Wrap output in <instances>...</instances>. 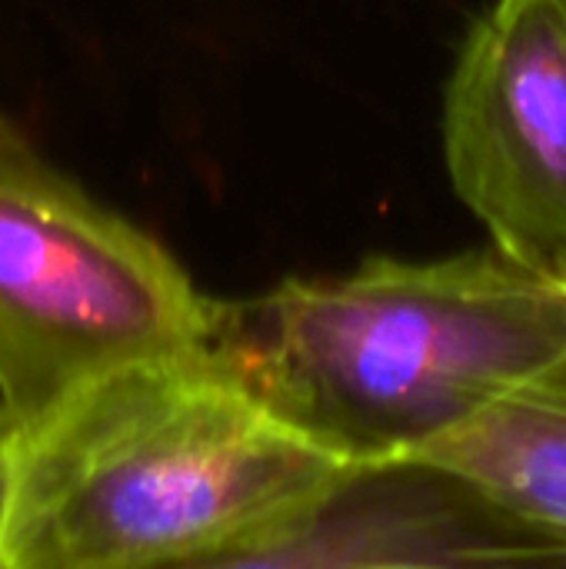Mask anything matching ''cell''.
I'll return each mask as SVG.
<instances>
[{
  "label": "cell",
  "instance_id": "cell-1",
  "mask_svg": "<svg viewBox=\"0 0 566 569\" xmlns=\"http://www.w3.org/2000/svg\"><path fill=\"white\" fill-rule=\"evenodd\" d=\"M354 463L210 343L107 373L20 430L7 569H147L260 540Z\"/></svg>",
  "mask_w": 566,
  "mask_h": 569
},
{
  "label": "cell",
  "instance_id": "cell-2",
  "mask_svg": "<svg viewBox=\"0 0 566 569\" xmlns=\"http://www.w3.org/2000/svg\"><path fill=\"white\" fill-rule=\"evenodd\" d=\"M214 347L294 427L347 463L420 457L566 360V270L504 250L374 257L220 303Z\"/></svg>",
  "mask_w": 566,
  "mask_h": 569
},
{
  "label": "cell",
  "instance_id": "cell-3",
  "mask_svg": "<svg viewBox=\"0 0 566 569\" xmlns=\"http://www.w3.org/2000/svg\"><path fill=\"white\" fill-rule=\"evenodd\" d=\"M220 303L0 113V400L30 427L87 383L214 343Z\"/></svg>",
  "mask_w": 566,
  "mask_h": 569
},
{
  "label": "cell",
  "instance_id": "cell-4",
  "mask_svg": "<svg viewBox=\"0 0 566 569\" xmlns=\"http://www.w3.org/2000/svg\"><path fill=\"white\" fill-rule=\"evenodd\" d=\"M457 197L514 260L566 270V10L497 0L467 33L444 103Z\"/></svg>",
  "mask_w": 566,
  "mask_h": 569
},
{
  "label": "cell",
  "instance_id": "cell-5",
  "mask_svg": "<svg viewBox=\"0 0 566 569\" xmlns=\"http://www.w3.org/2000/svg\"><path fill=\"white\" fill-rule=\"evenodd\" d=\"M147 569H566V543L410 457L354 463L260 540Z\"/></svg>",
  "mask_w": 566,
  "mask_h": 569
},
{
  "label": "cell",
  "instance_id": "cell-6",
  "mask_svg": "<svg viewBox=\"0 0 566 569\" xmlns=\"http://www.w3.org/2000/svg\"><path fill=\"white\" fill-rule=\"evenodd\" d=\"M417 460H430L514 517L566 543V397L534 383L514 390Z\"/></svg>",
  "mask_w": 566,
  "mask_h": 569
},
{
  "label": "cell",
  "instance_id": "cell-7",
  "mask_svg": "<svg viewBox=\"0 0 566 569\" xmlns=\"http://www.w3.org/2000/svg\"><path fill=\"white\" fill-rule=\"evenodd\" d=\"M17 450H20V427L0 400V569H7V543H10L13 500H17Z\"/></svg>",
  "mask_w": 566,
  "mask_h": 569
},
{
  "label": "cell",
  "instance_id": "cell-8",
  "mask_svg": "<svg viewBox=\"0 0 566 569\" xmlns=\"http://www.w3.org/2000/svg\"><path fill=\"white\" fill-rule=\"evenodd\" d=\"M544 387H550V390H557V393H564L566 397V360L554 370V373H547L544 380H540Z\"/></svg>",
  "mask_w": 566,
  "mask_h": 569
},
{
  "label": "cell",
  "instance_id": "cell-9",
  "mask_svg": "<svg viewBox=\"0 0 566 569\" xmlns=\"http://www.w3.org/2000/svg\"><path fill=\"white\" fill-rule=\"evenodd\" d=\"M560 7H564V10H566V0H560Z\"/></svg>",
  "mask_w": 566,
  "mask_h": 569
}]
</instances>
